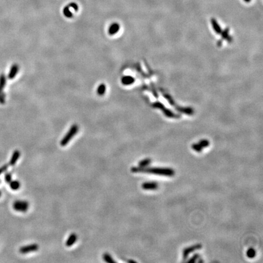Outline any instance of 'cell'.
Listing matches in <instances>:
<instances>
[{"mask_svg":"<svg viewBox=\"0 0 263 263\" xmlns=\"http://www.w3.org/2000/svg\"><path fill=\"white\" fill-rule=\"evenodd\" d=\"M131 172L133 173H147L158 175L166 177H172L175 174V171L172 168H142V167H133L131 168Z\"/></svg>","mask_w":263,"mask_h":263,"instance_id":"obj_1","label":"cell"},{"mask_svg":"<svg viewBox=\"0 0 263 263\" xmlns=\"http://www.w3.org/2000/svg\"><path fill=\"white\" fill-rule=\"evenodd\" d=\"M78 131H79V127L77 124L72 125L69 131L67 133V134L61 140V146H66L69 142H70L71 139L75 136V135L78 133Z\"/></svg>","mask_w":263,"mask_h":263,"instance_id":"obj_2","label":"cell"},{"mask_svg":"<svg viewBox=\"0 0 263 263\" xmlns=\"http://www.w3.org/2000/svg\"><path fill=\"white\" fill-rule=\"evenodd\" d=\"M202 247V245L201 244H197L191 246H190L188 247L185 248L183 250V261L185 262V261H186L190 253H192L193 252H195L196 250L201 249Z\"/></svg>","mask_w":263,"mask_h":263,"instance_id":"obj_3","label":"cell"},{"mask_svg":"<svg viewBox=\"0 0 263 263\" xmlns=\"http://www.w3.org/2000/svg\"><path fill=\"white\" fill-rule=\"evenodd\" d=\"M13 209L19 212H26L29 208V203L26 201H17L13 204Z\"/></svg>","mask_w":263,"mask_h":263,"instance_id":"obj_4","label":"cell"},{"mask_svg":"<svg viewBox=\"0 0 263 263\" xmlns=\"http://www.w3.org/2000/svg\"><path fill=\"white\" fill-rule=\"evenodd\" d=\"M38 249H39V245L36 244H30V245L23 246L21 247L20 252L22 254H26V253L31 252H35Z\"/></svg>","mask_w":263,"mask_h":263,"instance_id":"obj_5","label":"cell"},{"mask_svg":"<svg viewBox=\"0 0 263 263\" xmlns=\"http://www.w3.org/2000/svg\"><path fill=\"white\" fill-rule=\"evenodd\" d=\"M158 188V183L154 182L142 183V188L144 190H155Z\"/></svg>","mask_w":263,"mask_h":263,"instance_id":"obj_6","label":"cell"},{"mask_svg":"<svg viewBox=\"0 0 263 263\" xmlns=\"http://www.w3.org/2000/svg\"><path fill=\"white\" fill-rule=\"evenodd\" d=\"M19 70V67L17 64H14L10 68V71L8 74V78L9 79H13L17 74Z\"/></svg>","mask_w":263,"mask_h":263,"instance_id":"obj_7","label":"cell"},{"mask_svg":"<svg viewBox=\"0 0 263 263\" xmlns=\"http://www.w3.org/2000/svg\"><path fill=\"white\" fill-rule=\"evenodd\" d=\"M120 29V24L118 23H113L109 26V34L111 35H113L117 32H118Z\"/></svg>","mask_w":263,"mask_h":263,"instance_id":"obj_8","label":"cell"},{"mask_svg":"<svg viewBox=\"0 0 263 263\" xmlns=\"http://www.w3.org/2000/svg\"><path fill=\"white\" fill-rule=\"evenodd\" d=\"M20 152L19 151L16 150L13 152L12 155V157L10 158V162H9V164L10 166H13L16 164L17 160L20 158Z\"/></svg>","mask_w":263,"mask_h":263,"instance_id":"obj_9","label":"cell"},{"mask_svg":"<svg viewBox=\"0 0 263 263\" xmlns=\"http://www.w3.org/2000/svg\"><path fill=\"white\" fill-rule=\"evenodd\" d=\"M77 238H78L77 235L75 233H72L66 242V246L70 247L71 245H72L77 241Z\"/></svg>","mask_w":263,"mask_h":263,"instance_id":"obj_10","label":"cell"},{"mask_svg":"<svg viewBox=\"0 0 263 263\" xmlns=\"http://www.w3.org/2000/svg\"><path fill=\"white\" fill-rule=\"evenodd\" d=\"M135 81V79L133 77L130 76H124L121 79L122 83L125 85H129L132 84Z\"/></svg>","mask_w":263,"mask_h":263,"instance_id":"obj_11","label":"cell"},{"mask_svg":"<svg viewBox=\"0 0 263 263\" xmlns=\"http://www.w3.org/2000/svg\"><path fill=\"white\" fill-rule=\"evenodd\" d=\"M211 21H212V26L214 30H215V32L217 34H221L222 32V30L216 20L215 19H212Z\"/></svg>","mask_w":263,"mask_h":263,"instance_id":"obj_12","label":"cell"},{"mask_svg":"<svg viewBox=\"0 0 263 263\" xmlns=\"http://www.w3.org/2000/svg\"><path fill=\"white\" fill-rule=\"evenodd\" d=\"M163 111V113H164V114L166 116H168V117H169V118H179V115H175L174 113H173L172 111H170L169 110H168V109H166L164 107L162 109Z\"/></svg>","mask_w":263,"mask_h":263,"instance_id":"obj_13","label":"cell"},{"mask_svg":"<svg viewBox=\"0 0 263 263\" xmlns=\"http://www.w3.org/2000/svg\"><path fill=\"white\" fill-rule=\"evenodd\" d=\"M63 15H65V17H66L67 18H71L73 15L72 13L71 12V11L70 10V7L68 5L66 6L63 8Z\"/></svg>","mask_w":263,"mask_h":263,"instance_id":"obj_14","label":"cell"},{"mask_svg":"<svg viewBox=\"0 0 263 263\" xmlns=\"http://www.w3.org/2000/svg\"><path fill=\"white\" fill-rule=\"evenodd\" d=\"M103 260L106 263H116V261L113 259L111 255L109 253H105L103 255Z\"/></svg>","mask_w":263,"mask_h":263,"instance_id":"obj_15","label":"cell"},{"mask_svg":"<svg viewBox=\"0 0 263 263\" xmlns=\"http://www.w3.org/2000/svg\"><path fill=\"white\" fill-rule=\"evenodd\" d=\"M9 185H10V188L15 191L19 190L20 188V183L17 180H14V181L12 180L9 183Z\"/></svg>","mask_w":263,"mask_h":263,"instance_id":"obj_16","label":"cell"},{"mask_svg":"<svg viewBox=\"0 0 263 263\" xmlns=\"http://www.w3.org/2000/svg\"><path fill=\"white\" fill-rule=\"evenodd\" d=\"M151 163V160L150 158H145L144 160H142L138 163V166L142 168H145L149 166Z\"/></svg>","mask_w":263,"mask_h":263,"instance_id":"obj_17","label":"cell"},{"mask_svg":"<svg viewBox=\"0 0 263 263\" xmlns=\"http://www.w3.org/2000/svg\"><path fill=\"white\" fill-rule=\"evenodd\" d=\"M106 91V86L105 84L102 83L97 89V93L99 96H102L105 94Z\"/></svg>","mask_w":263,"mask_h":263,"instance_id":"obj_18","label":"cell"},{"mask_svg":"<svg viewBox=\"0 0 263 263\" xmlns=\"http://www.w3.org/2000/svg\"><path fill=\"white\" fill-rule=\"evenodd\" d=\"M6 84V78L4 74L0 75V89L3 90Z\"/></svg>","mask_w":263,"mask_h":263,"instance_id":"obj_19","label":"cell"},{"mask_svg":"<svg viewBox=\"0 0 263 263\" xmlns=\"http://www.w3.org/2000/svg\"><path fill=\"white\" fill-rule=\"evenodd\" d=\"M246 255L249 258H253L254 257H255L256 256V251L255 249H253L252 248H250L247 250V252H246Z\"/></svg>","mask_w":263,"mask_h":263,"instance_id":"obj_20","label":"cell"},{"mask_svg":"<svg viewBox=\"0 0 263 263\" xmlns=\"http://www.w3.org/2000/svg\"><path fill=\"white\" fill-rule=\"evenodd\" d=\"M192 149L195 151L196 152H198V153H201L202 152V148L199 145V143H194L192 144Z\"/></svg>","mask_w":263,"mask_h":263,"instance_id":"obj_21","label":"cell"},{"mask_svg":"<svg viewBox=\"0 0 263 263\" xmlns=\"http://www.w3.org/2000/svg\"><path fill=\"white\" fill-rule=\"evenodd\" d=\"M199 258H200V255L199 254H197V253L194 254L192 256V257H191L190 258H189V260H188L187 262L189 263H195V262H196L198 260V259Z\"/></svg>","mask_w":263,"mask_h":263,"instance_id":"obj_22","label":"cell"},{"mask_svg":"<svg viewBox=\"0 0 263 263\" xmlns=\"http://www.w3.org/2000/svg\"><path fill=\"white\" fill-rule=\"evenodd\" d=\"M177 109L179 111H182V113H186L187 115H192L193 113V110L191 109L190 108H186V109H183V108H177Z\"/></svg>","mask_w":263,"mask_h":263,"instance_id":"obj_23","label":"cell"},{"mask_svg":"<svg viewBox=\"0 0 263 263\" xmlns=\"http://www.w3.org/2000/svg\"><path fill=\"white\" fill-rule=\"evenodd\" d=\"M199 144L202 148H207L210 145V142H208V140L204 139V140H201V141H199Z\"/></svg>","mask_w":263,"mask_h":263,"instance_id":"obj_24","label":"cell"},{"mask_svg":"<svg viewBox=\"0 0 263 263\" xmlns=\"http://www.w3.org/2000/svg\"><path fill=\"white\" fill-rule=\"evenodd\" d=\"M5 94L3 92V90L0 89V104H4L5 103Z\"/></svg>","mask_w":263,"mask_h":263,"instance_id":"obj_25","label":"cell"},{"mask_svg":"<svg viewBox=\"0 0 263 263\" xmlns=\"http://www.w3.org/2000/svg\"><path fill=\"white\" fill-rule=\"evenodd\" d=\"M228 33H229V28H226L223 31L222 33V37L223 39H227V37H228Z\"/></svg>","mask_w":263,"mask_h":263,"instance_id":"obj_26","label":"cell"},{"mask_svg":"<svg viewBox=\"0 0 263 263\" xmlns=\"http://www.w3.org/2000/svg\"><path fill=\"white\" fill-rule=\"evenodd\" d=\"M4 179H5V180H6V182L9 183H10V182L12 180V175H11V174H10V173H6V174H5Z\"/></svg>","mask_w":263,"mask_h":263,"instance_id":"obj_27","label":"cell"},{"mask_svg":"<svg viewBox=\"0 0 263 263\" xmlns=\"http://www.w3.org/2000/svg\"><path fill=\"white\" fill-rule=\"evenodd\" d=\"M70 8H72L74 10H75V11H78V10H79V6H78V5L76 4V3H70L69 4H68Z\"/></svg>","mask_w":263,"mask_h":263,"instance_id":"obj_28","label":"cell"},{"mask_svg":"<svg viewBox=\"0 0 263 263\" xmlns=\"http://www.w3.org/2000/svg\"><path fill=\"white\" fill-rule=\"evenodd\" d=\"M8 165H4V166H3V167H1V168H0V175L2 174V173H3V172H4L7 169H8Z\"/></svg>","mask_w":263,"mask_h":263,"instance_id":"obj_29","label":"cell"},{"mask_svg":"<svg viewBox=\"0 0 263 263\" xmlns=\"http://www.w3.org/2000/svg\"><path fill=\"white\" fill-rule=\"evenodd\" d=\"M222 43H223V41H219L217 42V46H221L222 45Z\"/></svg>","mask_w":263,"mask_h":263,"instance_id":"obj_30","label":"cell"},{"mask_svg":"<svg viewBox=\"0 0 263 263\" xmlns=\"http://www.w3.org/2000/svg\"><path fill=\"white\" fill-rule=\"evenodd\" d=\"M127 262H128V263H137V262H136V261H133V260H128V261H127Z\"/></svg>","mask_w":263,"mask_h":263,"instance_id":"obj_31","label":"cell"},{"mask_svg":"<svg viewBox=\"0 0 263 263\" xmlns=\"http://www.w3.org/2000/svg\"><path fill=\"white\" fill-rule=\"evenodd\" d=\"M198 260H199V261H198V262H199V263H203V260H201V258H199Z\"/></svg>","mask_w":263,"mask_h":263,"instance_id":"obj_32","label":"cell"},{"mask_svg":"<svg viewBox=\"0 0 263 263\" xmlns=\"http://www.w3.org/2000/svg\"><path fill=\"white\" fill-rule=\"evenodd\" d=\"M245 3H250L251 1V0H244Z\"/></svg>","mask_w":263,"mask_h":263,"instance_id":"obj_33","label":"cell"},{"mask_svg":"<svg viewBox=\"0 0 263 263\" xmlns=\"http://www.w3.org/2000/svg\"><path fill=\"white\" fill-rule=\"evenodd\" d=\"M1 192L0 191V197H1Z\"/></svg>","mask_w":263,"mask_h":263,"instance_id":"obj_34","label":"cell"}]
</instances>
